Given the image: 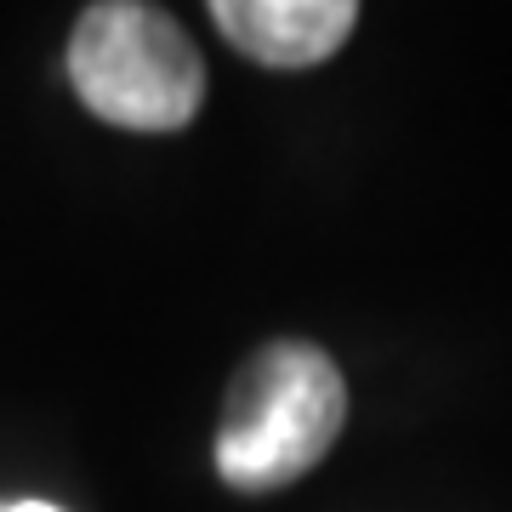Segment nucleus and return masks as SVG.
Returning a JSON list of instances; mask_svg holds the SVG:
<instances>
[{
	"label": "nucleus",
	"instance_id": "3",
	"mask_svg": "<svg viewBox=\"0 0 512 512\" xmlns=\"http://www.w3.org/2000/svg\"><path fill=\"white\" fill-rule=\"evenodd\" d=\"M222 40L268 69H313L342 52L359 23L353 0H217Z\"/></svg>",
	"mask_w": 512,
	"mask_h": 512
},
{
	"label": "nucleus",
	"instance_id": "1",
	"mask_svg": "<svg viewBox=\"0 0 512 512\" xmlns=\"http://www.w3.org/2000/svg\"><path fill=\"white\" fill-rule=\"evenodd\" d=\"M348 421V382L313 342H268L234 376L217 433V473L234 490H279L325 461Z\"/></svg>",
	"mask_w": 512,
	"mask_h": 512
},
{
	"label": "nucleus",
	"instance_id": "4",
	"mask_svg": "<svg viewBox=\"0 0 512 512\" xmlns=\"http://www.w3.org/2000/svg\"><path fill=\"white\" fill-rule=\"evenodd\" d=\"M0 512H63V507H52V501H12V507H0Z\"/></svg>",
	"mask_w": 512,
	"mask_h": 512
},
{
	"label": "nucleus",
	"instance_id": "2",
	"mask_svg": "<svg viewBox=\"0 0 512 512\" xmlns=\"http://www.w3.org/2000/svg\"><path fill=\"white\" fill-rule=\"evenodd\" d=\"M69 80L97 120L126 131H183L205 103V63L183 23L137 0H103L80 12Z\"/></svg>",
	"mask_w": 512,
	"mask_h": 512
}]
</instances>
